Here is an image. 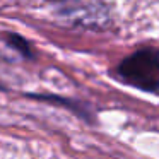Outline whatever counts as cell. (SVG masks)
<instances>
[{
    "label": "cell",
    "instance_id": "1",
    "mask_svg": "<svg viewBox=\"0 0 159 159\" xmlns=\"http://www.w3.org/2000/svg\"><path fill=\"white\" fill-rule=\"evenodd\" d=\"M159 72V57L152 52H140L121 65V74L134 82H149Z\"/></svg>",
    "mask_w": 159,
    "mask_h": 159
}]
</instances>
